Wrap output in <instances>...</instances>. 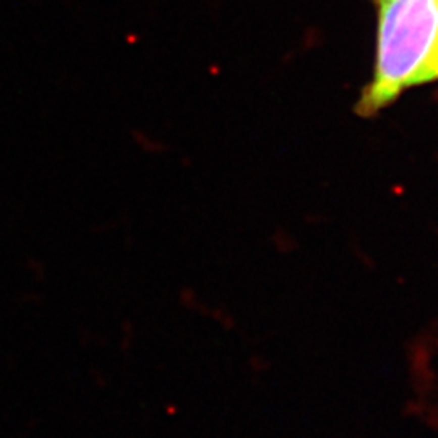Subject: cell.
I'll list each match as a JSON object with an SVG mask.
<instances>
[{
  "label": "cell",
  "instance_id": "obj_1",
  "mask_svg": "<svg viewBox=\"0 0 438 438\" xmlns=\"http://www.w3.org/2000/svg\"><path fill=\"white\" fill-rule=\"evenodd\" d=\"M376 47L372 80L356 112L372 117L404 91L438 81V0H373Z\"/></svg>",
  "mask_w": 438,
  "mask_h": 438
}]
</instances>
